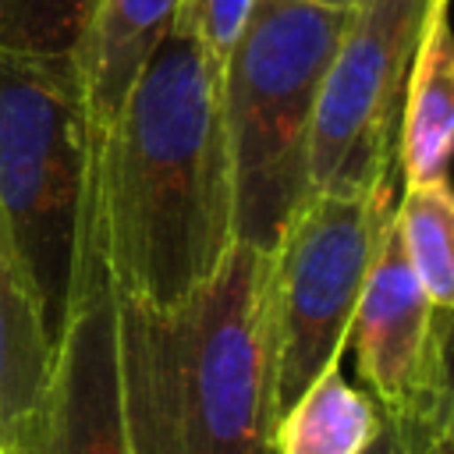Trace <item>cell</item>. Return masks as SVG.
<instances>
[{
  "instance_id": "5",
  "label": "cell",
  "mask_w": 454,
  "mask_h": 454,
  "mask_svg": "<svg viewBox=\"0 0 454 454\" xmlns=\"http://www.w3.org/2000/svg\"><path fill=\"white\" fill-rule=\"evenodd\" d=\"M397 184L309 192L273 248V422L340 358Z\"/></svg>"
},
{
  "instance_id": "4",
  "label": "cell",
  "mask_w": 454,
  "mask_h": 454,
  "mask_svg": "<svg viewBox=\"0 0 454 454\" xmlns=\"http://www.w3.org/2000/svg\"><path fill=\"white\" fill-rule=\"evenodd\" d=\"M351 7L255 0L220 74L234 241L273 252L309 199V142L323 74Z\"/></svg>"
},
{
  "instance_id": "2",
  "label": "cell",
  "mask_w": 454,
  "mask_h": 454,
  "mask_svg": "<svg viewBox=\"0 0 454 454\" xmlns=\"http://www.w3.org/2000/svg\"><path fill=\"white\" fill-rule=\"evenodd\" d=\"M110 294L131 454H270L273 252L234 241L170 309Z\"/></svg>"
},
{
  "instance_id": "17",
  "label": "cell",
  "mask_w": 454,
  "mask_h": 454,
  "mask_svg": "<svg viewBox=\"0 0 454 454\" xmlns=\"http://www.w3.org/2000/svg\"><path fill=\"white\" fill-rule=\"evenodd\" d=\"M362 454H401V447H397V440H394V433H390V426H387V419H383V426H380V433L372 436V443L362 450Z\"/></svg>"
},
{
  "instance_id": "15",
  "label": "cell",
  "mask_w": 454,
  "mask_h": 454,
  "mask_svg": "<svg viewBox=\"0 0 454 454\" xmlns=\"http://www.w3.org/2000/svg\"><path fill=\"white\" fill-rule=\"evenodd\" d=\"M255 0H181L174 18V35L192 39L202 53H209L220 67L238 46Z\"/></svg>"
},
{
  "instance_id": "13",
  "label": "cell",
  "mask_w": 454,
  "mask_h": 454,
  "mask_svg": "<svg viewBox=\"0 0 454 454\" xmlns=\"http://www.w3.org/2000/svg\"><path fill=\"white\" fill-rule=\"evenodd\" d=\"M394 227L404 259L426 298L440 309L454 305V199L450 181L397 188Z\"/></svg>"
},
{
  "instance_id": "3",
  "label": "cell",
  "mask_w": 454,
  "mask_h": 454,
  "mask_svg": "<svg viewBox=\"0 0 454 454\" xmlns=\"http://www.w3.org/2000/svg\"><path fill=\"white\" fill-rule=\"evenodd\" d=\"M0 216L50 340L103 262L96 128L74 57L0 50Z\"/></svg>"
},
{
  "instance_id": "1",
  "label": "cell",
  "mask_w": 454,
  "mask_h": 454,
  "mask_svg": "<svg viewBox=\"0 0 454 454\" xmlns=\"http://www.w3.org/2000/svg\"><path fill=\"white\" fill-rule=\"evenodd\" d=\"M220 74L170 32L96 131V245L110 287L145 309L184 301L234 245Z\"/></svg>"
},
{
  "instance_id": "18",
  "label": "cell",
  "mask_w": 454,
  "mask_h": 454,
  "mask_svg": "<svg viewBox=\"0 0 454 454\" xmlns=\"http://www.w3.org/2000/svg\"><path fill=\"white\" fill-rule=\"evenodd\" d=\"M316 4H330V7H351L355 0H316Z\"/></svg>"
},
{
  "instance_id": "8",
  "label": "cell",
  "mask_w": 454,
  "mask_h": 454,
  "mask_svg": "<svg viewBox=\"0 0 454 454\" xmlns=\"http://www.w3.org/2000/svg\"><path fill=\"white\" fill-rule=\"evenodd\" d=\"M348 344L355 348L358 372L383 411L408 394L436 351L450 348V309L426 298L404 259L394 216L358 291Z\"/></svg>"
},
{
  "instance_id": "12",
  "label": "cell",
  "mask_w": 454,
  "mask_h": 454,
  "mask_svg": "<svg viewBox=\"0 0 454 454\" xmlns=\"http://www.w3.org/2000/svg\"><path fill=\"white\" fill-rule=\"evenodd\" d=\"M383 426V408L340 372V358L326 365L273 422L270 454H362Z\"/></svg>"
},
{
  "instance_id": "9",
  "label": "cell",
  "mask_w": 454,
  "mask_h": 454,
  "mask_svg": "<svg viewBox=\"0 0 454 454\" xmlns=\"http://www.w3.org/2000/svg\"><path fill=\"white\" fill-rule=\"evenodd\" d=\"M181 0H92L85 32L74 53L85 110L96 131H103L121 110L128 89L149 64V57L174 32Z\"/></svg>"
},
{
  "instance_id": "7",
  "label": "cell",
  "mask_w": 454,
  "mask_h": 454,
  "mask_svg": "<svg viewBox=\"0 0 454 454\" xmlns=\"http://www.w3.org/2000/svg\"><path fill=\"white\" fill-rule=\"evenodd\" d=\"M39 419L43 454H131L121 408L114 294L103 262L53 340Z\"/></svg>"
},
{
  "instance_id": "14",
  "label": "cell",
  "mask_w": 454,
  "mask_h": 454,
  "mask_svg": "<svg viewBox=\"0 0 454 454\" xmlns=\"http://www.w3.org/2000/svg\"><path fill=\"white\" fill-rule=\"evenodd\" d=\"M92 0H0V50L74 57Z\"/></svg>"
},
{
  "instance_id": "16",
  "label": "cell",
  "mask_w": 454,
  "mask_h": 454,
  "mask_svg": "<svg viewBox=\"0 0 454 454\" xmlns=\"http://www.w3.org/2000/svg\"><path fill=\"white\" fill-rule=\"evenodd\" d=\"M0 454H43V419H39V411L28 419V426L21 429V436L7 450H0Z\"/></svg>"
},
{
  "instance_id": "6",
  "label": "cell",
  "mask_w": 454,
  "mask_h": 454,
  "mask_svg": "<svg viewBox=\"0 0 454 454\" xmlns=\"http://www.w3.org/2000/svg\"><path fill=\"white\" fill-rule=\"evenodd\" d=\"M429 11L433 0L351 4L312 117V192H358L401 181V106Z\"/></svg>"
},
{
  "instance_id": "11",
  "label": "cell",
  "mask_w": 454,
  "mask_h": 454,
  "mask_svg": "<svg viewBox=\"0 0 454 454\" xmlns=\"http://www.w3.org/2000/svg\"><path fill=\"white\" fill-rule=\"evenodd\" d=\"M53 340L0 216V450H7L43 404Z\"/></svg>"
},
{
  "instance_id": "10",
  "label": "cell",
  "mask_w": 454,
  "mask_h": 454,
  "mask_svg": "<svg viewBox=\"0 0 454 454\" xmlns=\"http://www.w3.org/2000/svg\"><path fill=\"white\" fill-rule=\"evenodd\" d=\"M454 142V43L450 0H433L419 39L397 131V177L408 184H443Z\"/></svg>"
}]
</instances>
